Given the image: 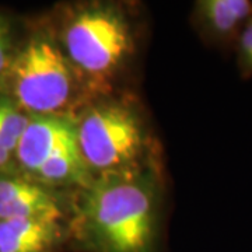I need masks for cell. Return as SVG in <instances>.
<instances>
[{"label": "cell", "instance_id": "12", "mask_svg": "<svg viewBox=\"0 0 252 252\" xmlns=\"http://www.w3.org/2000/svg\"><path fill=\"white\" fill-rule=\"evenodd\" d=\"M238 66L243 76L252 74V18L238 36Z\"/></svg>", "mask_w": 252, "mask_h": 252}, {"label": "cell", "instance_id": "8", "mask_svg": "<svg viewBox=\"0 0 252 252\" xmlns=\"http://www.w3.org/2000/svg\"><path fill=\"white\" fill-rule=\"evenodd\" d=\"M195 17L207 36L224 41L240 36L252 18L250 0H200L195 3Z\"/></svg>", "mask_w": 252, "mask_h": 252}, {"label": "cell", "instance_id": "10", "mask_svg": "<svg viewBox=\"0 0 252 252\" xmlns=\"http://www.w3.org/2000/svg\"><path fill=\"white\" fill-rule=\"evenodd\" d=\"M28 121L30 115L18 108L7 94L0 93V144L10 153L16 152Z\"/></svg>", "mask_w": 252, "mask_h": 252}, {"label": "cell", "instance_id": "2", "mask_svg": "<svg viewBox=\"0 0 252 252\" xmlns=\"http://www.w3.org/2000/svg\"><path fill=\"white\" fill-rule=\"evenodd\" d=\"M56 38L90 94L108 90L135 51L127 16L109 3H87L69 10Z\"/></svg>", "mask_w": 252, "mask_h": 252}, {"label": "cell", "instance_id": "13", "mask_svg": "<svg viewBox=\"0 0 252 252\" xmlns=\"http://www.w3.org/2000/svg\"><path fill=\"white\" fill-rule=\"evenodd\" d=\"M17 162L14 158V154L10 153L0 144V175H9L17 174Z\"/></svg>", "mask_w": 252, "mask_h": 252}, {"label": "cell", "instance_id": "4", "mask_svg": "<svg viewBox=\"0 0 252 252\" xmlns=\"http://www.w3.org/2000/svg\"><path fill=\"white\" fill-rule=\"evenodd\" d=\"M76 122L77 144L93 174L140 168L147 135L142 119L129 104L102 101L86 109Z\"/></svg>", "mask_w": 252, "mask_h": 252}, {"label": "cell", "instance_id": "11", "mask_svg": "<svg viewBox=\"0 0 252 252\" xmlns=\"http://www.w3.org/2000/svg\"><path fill=\"white\" fill-rule=\"evenodd\" d=\"M14 54L16 51L13 48V38L9 23L3 16H0V90L3 89L4 79L9 72Z\"/></svg>", "mask_w": 252, "mask_h": 252}, {"label": "cell", "instance_id": "3", "mask_svg": "<svg viewBox=\"0 0 252 252\" xmlns=\"http://www.w3.org/2000/svg\"><path fill=\"white\" fill-rule=\"evenodd\" d=\"M4 86L7 95L28 115L72 117L86 91L56 35L42 31L16 51Z\"/></svg>", "mask_w": 252, "mask_h": 252}, {"label": "cell", "instance_id": "7", "mask_svg": "<svg viewBox=\"0 0 252 252\" xmlns=\"http://www.w3.org/2000/svg\"><path fill=\"white\" fill-rule=\"evenodd\" d=\"M61 240L62 228L56 220H0V252H54Z\"/></svg>", "mask_w": 252, "mask_h": 252}, {"label": "cell", "instance_id": "5", "mask_svg": "<svg viewBox=\"0 0 252 252\" xmlns=\"http://www.w3.org/2000/svg\"><path fill=\"white\" fill-rule=\"evenodd\" d=\"M77 144V122L63 115H30L14 158L23 175L31 178L52 156Z\"/></svg>", "mask_w": 252, "mask_h": 252}, {"label": "cell", "instance_id": "1", "mask_svg": "<svg viewBox=\"0 0 252 252\" xmlns=\"http://www.w3.org/2000/svg\"><path fill=\"white\" fill-rule=\"evenodd\" d=\"M77 230L101 252H150L157 225L152 178L137 170L99 174L81 190Z\"/></svg>", "mask_w": 252, "mask_h": 252}, {"label": "cell", "instance_id": "6", "mask_svg": "<svg viewBox=\"0 0 252 252\" xmlns=\"http://www.w3.org/2000/svg\"><path fill=\"white\" fill-rule=\"evenodd\" d=\"M62 219L58 199L44 185L20 174L0 175V220Z\"/></svg>", "mask_w": 252, "mask_h": 252}, {"label": "cell", "instance_id": "9", "mask_svg": "<svg viewBox=\"0 0 252 252\" xmlns=\"http://www.w3.org/2000/svg\"><path fill=\"white\" fill-rule=\"evenodd\" d=\"M93 177V172L81 156L79 144H76L52 156L30 180L35 181L46 188L67 185H79L84 188L90 184Z\"/></svg>", "mask_w": 252, "mask_h": 252}]
</instances>
